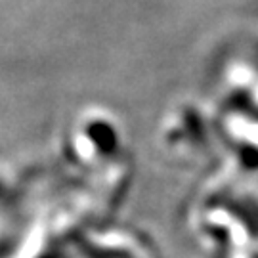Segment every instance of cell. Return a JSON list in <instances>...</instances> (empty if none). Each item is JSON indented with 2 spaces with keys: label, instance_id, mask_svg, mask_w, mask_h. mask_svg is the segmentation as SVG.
<instances>
[{
  "label": "cell",
  "instance_id": "1",
  "mask_svg": "<svg viewBox=\"0 0 258 258\" xmlns=\"http://www.w3.org/2000/svg\"><path fill=\"white\" fill-rule=\"evenodd\" d=\"M250 103H252V107L258 115V79L252 83V88H250Z\"/></svg>",
  "mask_w": 258,
  "mask_h": 258
}]
</instances>
